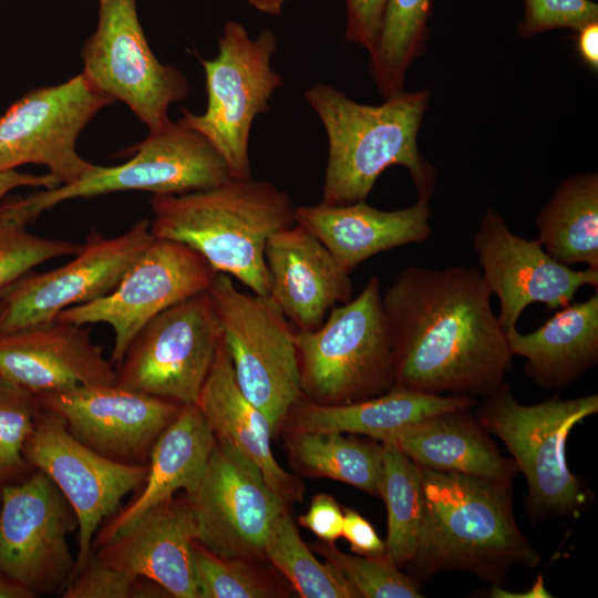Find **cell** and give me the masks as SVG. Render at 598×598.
<instances>
[{
	"mask_svg": "<svg viewBox=\"0 0 598 598\" xmlns=\"http://www.w3.org/2000/svg\"><path fill=\"white\" fill-rule=\"evenodd\" d=\"M491 297L473 267L401 270L383 293L395 385L486 398L505 382L513 354Z\"/></svg>",
	"mask_w": 598,
	"mask_h": 598,
	"instance_id": "cell-1",
	"label": "cell"
},
{
	"mask_svg": "<svg viewBox=\"0 0 598 598\" xmlns=\"http://www.w3.org/2000/svg\"><path fill=\"white\" fill-rule=\"evenodd\" d=\"M431 3L388 0L377 44L369 53V70L384 100L404 91L409 66L425 50Z\"/></svg>",
	"mask_w": 598,
	"mask_h": 598,
	"instance_id": "cell-30",
	"label": "cell"
},
{
	"mask_svg": "<svg viewBox=\"0 0 598 598\" xmlns=\"http://www.w3.org/2000/svg\"><path fill=\"white\" fill-rule=\"evenodd\" d=\"M207 291L236 382L276 433L302 396L296 329L270 297L237 289L229 275L217 272Z\"/></svg>",
	"mask_w": 598,
	"mask_h": 598,
	"instance_id": "cell-9",
	"label": "cell"
},
{
	"mask_svg": "<svg viewBox=\"0 0 598 598\" xmlns=\"http://www.w3.org/2000/svg\"><path fill=\"white\" fill-rule=\"evenodd\" d=\"M471 395H435L394 385L370 399L344 404L307 402L293 406L297 432L363 434L381 441L390 433L436 414L471 410Z\"/></svg>",
	"mask_w": 598,
	"mask_h": 598,
	"instance_id": "cell-28",
	"label": "cell"
},
{
	"mask_svg": "<svg viewBox=\"0 0 598 598\" xmlns=\"http://www.w3.org/2000/svg\"><path fill=\"white\" fill-rule=\"evenodd\" d=\"M153 239L148 219L111 238L92 228L72 260L29 272L0 293V334L55 320L66 308L106 296Z\"/></svg>",
	"mask_w": 598,
	"mask_h": 598,
	"instance_id": "cell-16",
	"label": "cell"
},
{
	"mask_svg": "<svg viewBox=\"0 0 598 598\" xmlns=\"http://www.w3.org/2000/svg\"><path fill=\"white\" fill-rule=\"evenodd\" d=\"M150 205L154 237L190 247L216 272L269 296L265 248L270 236L295 224L296 207L288 194L266 181L230 178L203 190L153 194Z\"/></svg>",
	"mask_w": 598,
	"mask_h": 598,
	"instance_id": "cell-4",
	"label": "cell"
},
{
	"mask_svg": "<svg viewBox=\"0 0 598 598\" xmlns=\"http://www.w3.org/2000/svg\"><path fill=\"white\" fill-rule=\"evenodd\" d=\"M217 272L190 247L156 238L106 296L61 311L55 319L106 323L114 331L111 363L118 365L140 330L173 305L209 288Z\"/></svg>",
	"mask_w": 598,
	"mask_h": 598,
	"instance_id": "cell-17",
	"label": "cell"
},
{
	"mask_svg": "<svg viewBox=\"0 0 598 598\" xmlns=\"http://www.w3.org/2000/svg\"><path fill=\"white\" fill-rule=\"evenodd\" d=\"M290 447L293 458L310 475L340 481L380 496L382 444L336 432H297Z\"/></svg>",
	"mask_w": 598,
	"mask_h": 598,
	"instance_id": "cell-31",
	"label": "cell"
},
{
	"mask_svg": "<svg viewBox=\"0 0 598 598\" xmlns=\"http://www.w3.org/2000/svg\"><path fill=\"white\" fill-rule=\"evenodd\" d=\"M344 1L347 8L344 38L370 53L377 44L388 0Z\"/></svg>",
	"mask_w": 598,
	"mask_h": 598,
	"instance_id": "cell-40",
	"label": "cell"
},
{
	"mask_svg": "<svg viewBox=\"0 0 598 598\" xmlns=\"http://www.w3.org/2000/svg\"><path fill=\"white\" fill-rule=\"evenodd\" d=\"M35 396L76 440L124 464H147L154 443L184 405L117 384L79 385Z\"/></svg>",
	"mask_w": 598,
	"mask_h": 598,
	"instance_id": "cell-18",
	"label": "cell"
},
{
	"mask_svg": "<svg viewBox=\"0 0 598 598\" xmlns=\"http://www.w3.org/2000/svg\"><path fill=\"white\" fill-rule=\"evenodd\" d=\"M595 21H598V4L590 0H525L518 34L532 38L559 28L577 31Z\"/></svg>",
	"mask_w": 598,
	"mask_h": 598,
	"instance_id": "cell-39",
	"label": "cell"
},
{
	"mask_svg": "<svg viewBox=\"0 0 598 598\" xmlns=\"http://www.w3.org/2000/svg\"><path fill=\"white\" fill-rule=\"evenodd\" d=\"M538 240L563 265L598 270V174L564 179L536 218Z\"/></svg>",
	"mask_w": 598,
	"mask_h": 598,
	"instance_id": "cell-29",
	"label": "cell"
},
{
	"mask_svg": "<svg viewBox=\"0 0 598 598\" xmlns=\"http://www.w3.org/2000/svg\"><path fill=\"white\" fill-rule=\"evenodd\" d=\"M278 39L270 29L251 38L238 21L227 20L218 53L202 59L206 79L204 113L183 110L177 121L202 134L225 161L233 178L251 177L249 135L255 118L268 112L269 100L283 78L271 68Z\"/></svg>",
	"mask_w": 598,
	"mask_h": 598,
	"instance_id": "cell-8",
	"label": "cell"
},
{
	"mask_svg": "<svg viewBox=\"0 0 598 598\" xmlns=\"http://www.w3.org/2000/svg\"><path fill=\"white\" fill-rule=\"evenodd\" d=\"M87 324L52 320L0 334V377L34 395L116 384V370Z\"/></svg>",
	"mask_w": 598,
	"mask_h": 598,
	"instance_id": "cell-20",
	"label": "cell"
},
{
	"mask_svg": "<svg viewBox=\"0 0 598 598\" xmlns=\"http://www.w3.org/2000/svg\"><path fill=\"white\" fill-rule=\"evenodd\" d=\"M78 519L56 485L35 470L1 487L0 570L35 597L61 594L74 566L68 537Z\"/></svg>",
	"mask_w": 598,
	"mask_h": 598,
	"instance_id": "cell-15",
	"label": "cell"
},
{
	"mask_svg": "<svg viewBox=\"0 0 598 598\" xmlns=\"http://www.w3.org/2000/svg\"><path fill=\"white\" fill-rule=\"evenodd\" d=\"M316 550L333 565L365 598H419L416 582L400 571L384 554L380 556L348 555L333 543L317 545Z\"/></svg>",
	"mask_w": 598,
	"mask_h": 598,
	"instance_id": "cell-35",
	"label": "cell"
},
{
	"mask_svg": "<svg viewBox=\"0 0 598 598\" xmlns=\"http://www.w3.org/2000/svg\"><path fill=\"white\" fill-rule=\"evenodd\" d=\"M114 101L83 73L34 89L0 116V172L25 164L43 165L60 185L95 168L76 152L81 132Z\"/></svg>",
	"mask_w": 598,
	"mask_h": 598,
	"instance_id": "cell-12",
	"label": "cell"
},
{
	"mask_svg": "<svg viewBox=\"0 0 598 598\" xmlns=\"http://www.w3.org/2000/svg\"><path fill=\"white\" fill-rule=\"evenodd\" d=\"M271 300L296 330L319 328L329 311L352 299L348 274L326 246L305 227L276 231L265 248Z\"/></svg>",
	"mask_w": 598,
	"mask_h": 598,
	"instance_id": "cell-22",
	"label": "cell"
},
{
	"mask_svg": "<svg viewBox=\"0 0 598 598\" xmlns=\"http://www.w3.org/2000/svg\"><path fill=\"white\" fill-rule=\"evenodd\" d=\"M40 410L33 393L0 377V487L20 483L35 471L23 447Z\"/></svg>",
	"mask_w": 598,
	"mask_h": 598,
	"instance_id": "cell-34",
	"label": "cell"
},
{
	"mask_svg": "<svg viewBox=\"0 0 598 598\" xmlns=\"http://www.w3.org/2000/svg\"><path fill=\"white\" fill-rule=\"evenodd\" d=\"M82 244L40 237L25 226L0 228V293L39 265L76 255Z\"/></svg>",
	"mask_w": 598,
	"mask_h": 598,
	"instance_id": "cell-37",
	"label": "cell"
},
{
	"mask_svg": "<svg viewBox=\"0 0 598 598\" xmlns=\"http://www.w3.org/2000/svg\"><path fill=\"white\" fill-rule=\"evenodd\" d=\"M0 503H1V487H0Z\"/></svg>",
	"mask_w": 598,
	"mask_h": 598,
	"instance_id": "cell-48",
	"label": "cell"
},
{
	"mask_svg": "<svg viewBox=\"0 0 598 598\" xmlns=\"http://www.w3.org/2000/svg\"><path fill=\"white\" fill-rule=\"evenodd\" d=\"M264 551L265 557L286 576L300 597H360L333 565L321 563L315 557L287 509L276 519Z\"/></svg>",
	"mask_w": 598,
	"mask_h": 598,
	"instance_id": "cell-33",
	"label": "cell"
},
{
	"mask_svg": "<svg viewBox=\"0 0 598 598\" xmlns=\"http://www.w3.org/2000/svg\"><path fill=\"white\" fill-rule=\"evenodd\" d=\"M197 528L184 496H172L93 548L103 564L159 585L175 598H199L192 559Z\"/></svg>",
	"mask_w": 598,
	"mask_h": 598,
	"instance_id": "cell-21",
	"label": "cell"
},
{
	"mask_svg": "<svg viewBox=\"0 0 598 598\" xmlns=\"http://www.w3.org/2000/svg\"><path fill=\"white\" fill-rule=\"evenodd\" d=\"M23 455L56 485L75 513L79 548L73 577L89 559L101 524L121 508L127 494L143 486L148 463L124 464L99 454L76 440L59 415L42 408Z\"/></svg>",
	"mask_w": 598,
	"mask_h": 598,
	"instance_id": "cell-14",
	"label": "cell"
},
{
	"mask_svg": "<svg viewBox=\"0 0 598 598\" xmlns=\"http://www.w3.org/2000/svg\"><path fill=\"white\" fill-rule=\"evenodd\" d=\"M185 497L197 540L218 556L243 560L265 557L267 537L287 509V503L270 488L258 466L218 439Z\"/></svg>",
	"mask_w": 598,
	"mask_h": 598,
	"instance_id": "cell-13",
	"label": "cell"
},
{
	"mask_svg": "<svg viewBox=\"0 0 598 598\" xmlns=\"http://www.w3.org/2000/svg\"><path fill=\"white\" fill-rule=\"evenodd\" d=\"M303 96L323 124L329 144L321 204L365 200L378 177L394 165L409 171L417 198L430 200L435 168L417 147L429 90L402 91L380 105L358 103L326 83L311 85Z\"/></svg>",
	"mask_w": 598,
	"mask_h": 598,
	"instance_id": "cell-2",
	"label": "cell"
},
{
	"mask_svg": "<svg viewBox=\"0 0 598 598\" xmlns=\"http://www.w3.org/2000/svg\"><path fill=\"white\" fill-rule=\"evenodd\" d=\"M215 440L197 405L184 404L154 443L143 486L126 506L101 524L92 550L177 491H187L202 474Z\"/></svg>",
	"mask_w": 598,
	"mask_h": 598,
	"instance_id": "cell-25",
	"label": "cell"
},
{
	"mask_svg": "<svg viewBox=\"0 0 598 598\" xmlns=\"http://www.w3.org/2000/svg\"><path fill=\"white\" fill-rule=\"evenodd\" d=\"M420 467L512 483L514 461L505 458L468 410L451 411L399 429L381 441Z\"/></svg>",
	"mask_w": 598,
	"mask_h": 598,
	"instance_id": "cell-26",
	"label": "cell"
},
{
	"mask_svg": "<svg viewBox=\"0 0 598 598\" xmlns=\"http://www.w3.org/2000/svg\"><path fill=\"white\" fill-rule=\"evenodd\" d=\"M342 536L350 544L351 550L358 555L385 554V542L378 536L371 523L354 509H343Z\"/></svg>",
	"mask_w": 598,
	"mask_h": 598,
	"instance_id": "cell-42",
	"label": "cell"
},
{
	"mask_svg": "<svg viewBox=\"0 0 598 598\" xmlns=\"http://www.w3.org/2000/svg\"><path fill=\"white\" fill-rule=\"evenodd\" d=\"M59 185L58 179L51 174L33 175L16 169L0 172V202L9 192L19 187L51 189Z\"/></svg>",
	"mask_w": 598,
	"mask_h": 598,
	"instance_id": "cell-43",
	"label": "cell"
},
{
	"mask_svg": "<svg viewBox=\"0 0 598 598\" xmlns=\"http://www.w3.org/2000/svg\"><path fill=\"white\" fill-rule=\"evenodd\" d=\"M513 355L526 359L525 372L546 390H560L598 361V291L560 308L530 333H506Z\"/></svg>",
	"mask_w": 598,
	"mask_h": 598,
	"instance_id": "cell-27",
	"label": "cell"
},
{
	"mask_svg": "<svg viewBox=\"0 0 598 598\" xmlns=\"http://www.w3.org/2000/svg\"><path fill=\"white\" fill-rule=\"evenodd\" d=\"M158 591L159 585L146 578L135 577L101 563L93 551L84 566L75 573L62 590V598H148ZM167 594V592H166Z\"/></svg>",
	"mask_w": 598,
	"mask_h": 598,
	"instance_id": "cell-38",
	"label": "cell"
},
{
	"mask_svg": "<svg viewBox=\"0 0 598 598\" xmlns=\"http://www.w3.org/2000/svg\"><path fill=\"white\" fill-rule=\"evenodd\" d=\"M576 50L582 62L598 70V21L590 22L576 31Z\"/></svg>",
	"mask_w": 598,
	"mask_h": 598,
	"instance_id": "cell-44",
	"label": "cell"
},
{
	"mask_svg": "<svg viewBox=\"0 0 598 598\" xmlns=\"http://www.w3.org/2000/svg\"><path fill=\"white\" fill-rule=\"evenodd\" d=\"M221 329L207 290L165 309L134 337L117 365L116 384L181 404H196Z\"/></svg>",
	"mask_w": 598,
	"mask_h": 598,
	"instance_id": "cell-10",
	"label": "cell"
},
{
	"mask_svg": "<svg viewBox=\"0 0 598 598\" xmlns=\"http://www.w3.org/2000/svg\"><path fill=\"white\" fill-rule=\"evenodd\" d=\"M299 523L324 543H334L342 536L343 511L330 495L318 494Z\"/></svg>",
	"mask_w": 598,
	"mask_h": 598,
	"instance_id": "cell-41",
	"label": "cell"
},
{
	"mask_svg": "<svg viewBox=\"0 0 598 598\" xmlns=\"http://www.w3.org/2000/svg\"><path fill=\"white\" fill-rule=\"evenodd\" d=\"M196 405L215 437L256 464L280 498L287 504L301 498V482L286 472L274 457V433L269 422L243 394L236 382L223 336Z\"/></svg>",
	"mask_w": 598,
	"mask_h": 598,
	"instance_id": "cell-24",
	"label": "cell"
},
{
	"mask_svg": "<svg viewBox=\"0 0 598 598\" xmlns=\"http://www.w3.org/2000/svg\"><path fill=\"white\" fill-rule=\"evenodd\" d=\"M134 155L117 166H101L68 185L2 203L4 219L27 226L43 212L73 198L124 190L178 195L218 186L233 178L215 147L198 132L176 122L148 132Z\"/></svg>",
	"mask_w": 598,
	"mask_h": 598,
	"instance_id": "cell-7",
	"label": "cell"
},
{
	"mask_svg": "<svg viewBox=\"0 0 598 598\" xmlns=\"http://www.w3.org/2000/svg\"><path fill=\"white\" fill-rule=\"evenodd\" d=\"M598 412V395L559 396L523 405L506 382L485 398L477 421L508 448L528 485V505L538 516H573L587 502L581 482L567 464L570 431Z\"/></svg>",
	"mask_w": 598,
	"mask_h": 598,
	"instance_id": "cell-6",
	"label": "cell"
},
{
	"mask_svg": "<svg viewBox=\"0 0 598 598\" xmlns=\"http://www.w3.org/2000/svg\"><path fill=\"white\" fill-rule=\"evenodd\" d=\"M420 468L424 516L409 563L420 577L457 569L501 586L509 568L539 565L516 523L512 483Z\"/></svg>",
	"mask_w": 598,
	"mask_h": 598,
	"instance_id": "cell-3",
	"label": "cell"
},
{
	"mask_svg": "<svg viewBox=\"0 0 598 598\" xmlns=\"http://www.w3.org/2000/svg\"><path fill=\"white\" fill-rule=\"evenodd\" d=\"M491 597L497 598H548L551 597L549 591L545 588L542 577H538L533 587L523 592H509L502 588V586L494 585L491 590Z\"/></svg>",
	"mask_w": 598,
	"mask_h": 598,
	"instance_id": "cell-45",
	"label": "cell"
},
{
	"mask_svg": "<svg viewBox=\"0 0 598 598\" xmlns=\"http://www.w3.org/2000/svg\"><path fill=\"white\" fill-rule=\"evenodd\" d=\"M380 496L388 513L385 555L398 566L413 558L424 516L421 468L396 447L382 443Z\"/></svg>",
	"mask_w": 598,
	"mask_h": 598,
	"instance_id": "cell-32",
	"label": "cell"
},
{
	"mask_svg": "<svg viewBox=\"0 0 598 598\" xmlns=\"http://www.w3.org/2000/svg\"><path fill=\"white\" fill-rule=\"evenodd\" d=\"M288 0H247L248 4L257 11L268 16H279Z\"/></svg>",
	"mask_w": 598,
	"mask_h": 598,
	"instance_id": "cell-47",
	"label": "cell"
},
{
	"mask_svg": "<svg viewBox=\"0 0 598 598\" xmlns=\"http://www.w3.org/2000/svg\"><path fill=\"white\" fill-rule=\"evenodd\" d=\"M0 307H1V300H0Z\"/></svg>",
	"mask_w": 598,
	"mask_h": 598,
	"instance_id": "cell-49",
	"label": "cell"
},
{
	"mask_svg": "<svg viewBox=\"0 0 598 598\" xmlns=\"http://www.w3.org/2000/svg\"><path fill=\"white\" fill-rule=\"evenodd\" d=\"M82 72L114 102L124 103L148 132L167 125L169 105L186 97L184 73L152 52L136 0H99L95 31L81 50Z\"/></svg>",
	"mask_w": 598,
	"mask_h": 598,
	"instance_id": "cell-11",
	"label": "cell"
},
{
	"mask_svg": "<svg viewBox=\"0 0 598 598\" xmlns=\"http://www.w3.org/2000/svg\"><path fill=\"white\" fill-rule=\"evenodd\" d=\"M0 598H35L24 586L0 570Z\"/></svg>",
	"mask_w": 598,
	"mask_h": 598,
	"instance_id": "cell-46",
	"label": "cell"
},
{
	"mask_svg": "<svg viewBox=\"0 0 598 598\" xmlns=\"http://www.w3.org/2000/svg\"><path fill=\"white\" fill-rule=\"evenodd\" d=\"M430 218L429 200L421 198L395 210L377 209L365 200L295 209V223L316 236L348 274L379 252L427 240Z\"/></svg>",
	"mask_w": 598,
	"mask_h": 598,
	"instance_id": "cell-23",
	"label": "cell"
},
{
	"mask_svg": "<svg viewBox=\"0 0 598 598\" xmlns=\"http://www.w3.org/2000/svg\"><path fill=\"white\" fill-rule=\"evenodd\" d=\"M482 277L501 303L498 321L508 333L522 312L535 302L548 310L570 303L579 288L598 289V270H574L549 256L538 239L511 231L495 210L487 208L474 235Z\"/></svg>",
	"mask_w": 598,
	"mask_h": 598,
	"instance_id": "cell-19",
	"label": "cell"
},
{
	"mask_svg": "<svg viewBox=\"0 0 598 598\" xmlns=\"http://www.w3.org/2000/svg\"><path fill=\"white\" fill-rule=\"evenodd\" d=\"M192 559L199 598H264L274 595L246 560L218 556L197 539L192 546Z\"/></svg>",
	"mask_w": 598,
	"mask_h": 598,
	"instance_id": "cell-36",
	"label": "cell"
},
{
	"mask_svg": "<svg viewBox=\"0 0 598 598\" xmlns=\"http://www.w3.org/2000/svg\"><path fill=\"white\" fill-rule=\"evenodd\" d=\"M302 394L319 404L378 396L395 385V358L381 281L372 275L362 291L333 307L322 324L296 330Z\"/></svg>",
	"mask_w": 598,
	"mask_h": 598,
	"instance_id": "cell-5",
	"label": "cell"
}]
</instances>
